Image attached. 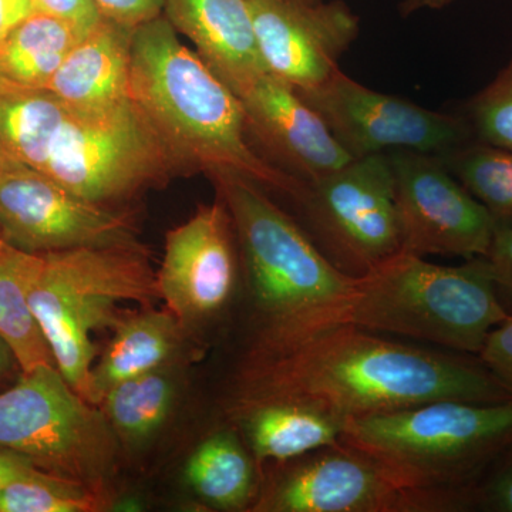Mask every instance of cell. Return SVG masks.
Returning <instances> with one entry per match:
<instances>
[{
    "label": "cell",
    "instance_id": "27",
    "mask_svg": "<svg viewBox=\"0 0 512 512\" xmlns=\"http://www.w3.org/2000/svg\"><path fill=\"white\" fill-rule=\"evenodd\" d=\"M100 505L89 485L42 470L0 488V512H90Z\"/></svg>",
    "mask_w": 512,
    "mask_h": 512
},
{
    "label": "cell",
    "instance_id": "29",
    "mask_svg": "<svg viewBox=\"0 0 512 512\" xmlns=\"http://www.w3.org/2000/svg\"><path fill=\"white\" fill-rule=\"evenodd\" d=\"M470 510L512 512V447L478 481L471 493Z\"/></svg>",
    "mask_w": 512,
    "mask_h": 512
},
{
    "label": "cell",
    "instance_id": "30",
    "mask_svg": "<svg viewBox=\"0 0 512 512\" xmlns=\"http://www.w3.org/2000/svg\"><path fill=\"white\" fill-rule=\"evenodd\" d=\"M485 258L501 305L512 315V225H495L493 242Z\"/></svg>",
    "mask_w": 512,
    "mask_h": 512
},
{
    "label": "cell",
    "instance_id": "28",
    "mask_svg": "<svg viewBox=\"0 0 512 512\" xmlns=\"http://www.w3.org/2000/svg\"><path fill=\"white\" fill-rule=\"evenodd\" d=\"M464 119L474 141L512 151V57L493 82L470 100Z\"/></svg>",
    "mask_w": 512,
    "mask_h": 512
},
{
    "label": "cell",
    "instance_id": "38",
    "mask_svg": "<svg viewBox=\"0 0 512 512\" xmlns=\"http://www.w3.org/2000/svg\"><path fill=\"white\" fill-rule=\"evenodd\" d=\"M16 90H23L22 87L16 86V84L8 82V80L0 77V93L16 92Z\"/></svg>",
    "mask_w": 512,
    "mask_h": 512
},
{
    "label": "cell",
    "instance_id": "2",
    "mask_svg": "<svg viewBox=\"0 0 512 512\" xmlns=\"http://www.w3.org/2000/svg\"><path fill=\"white\" fill-rule=\"evenodd\" d=\"M130 92L180 173H237L301 202L308 184L256 153L242 100L181 43L164 15L134 30Z\"/></svg>",
    "mask_w": 512,
    "mask_h": 512
},
{
    "label": "cell",
    "instance_id": "35",
    "mask_svg": "<svg viewBox=\"0 0 512 512\" xmlns=\"http://www.w3.org/2000/svg\"><path fill=\"white\" fill-rule=\"evenodd\" d=\"M37 470L39 468L33 466L26 458L0 448V488L20 477L29 476Z\"/></svg>",
    "mask_w": 512,
    "mask_h": 512
},
{
    "label": "cell",
    "instance_id": "16",
    "mask_svg": "<svg viewBox=\"0 0 512 512\" xmlns=\"http://www.w3.org/2000/svg\"><path fill=\"white\" fill-rule=\"evenodd\" d=\"M241 100L249 137L256 138L276 167L302 183H316L353 160L318 111L271 74Z\"/></svg>",
    "mask_w": 512,
    "mask_h": 512
},
{
    "label": "cell",
    "instance_id": "31",
    "mask_svg": "<svg viewBox=\"0 0 512 512\" xmlns=\"http://www.w3.org/2000/svg\"><path fill=\"white\" fill-rule=\"evenodd\" d=\"M477 357L512 392V315L488 333Z\"/></svg>",
    "mask_w": 512,
    "mask_h": 512
},
{
    "label": "cell",
    "instance_id": "5",
    "mask_svg": "<svg viewBox=\"0 0 512 512\" xmlns=\"http://www.w3.org/2000/svg\"><path fill=\"white\" fill-rule=\"evenodd\" d=\"M357 289L353 325L463 355L477 356L510 316L485 256L444 266L400 251L357 278Z\"/></svg>",
    "mask_w": 512,
    "mask_h": 512
},
{
    "label": "cell",
    "instance_id": "21",
    "mask_svg": "<svg viewBox=\"0 0 512 512\" xmlns=\"http://www.w3.org/2000/svg\"><path fill=\"white\" fill-rule=\"evenodd\" d=\"M69 106L47 90L0 93V170L43 173Z\"/></svg>",
    "mask_w": 512,
    "mask_h": 512
},
{
    "label": "cell",
    "instance_id": "33",
    "mask_svg": "<svg viewBox=\"0 0 512 512\" xmlns=\"http://www.w3.org/2000/svg\"><path fill=\"white\" fill-rule=\"evenodd\" d=\"M37 12L49 13L73 23L84 33L103 19L93 0H33Z\"/></svg>",
    "mask_w": 512,
    "mask_h": 512
},
{
    "label": "cell",
    "instance_id": "20",
    "mask_svg": "<svg viewBox=\"0 0 512 512\" xmlns=\"http://www.w3.org/2000/svg\"><path fill=\"white\" fill-rule=\"evenodd\" d=\"M183 323L170 311L146 306L143 312L123 315L114 336L92 370V403L100 407L111 387L131 377L170 366L181 348Z\"/></svg>",
    "mask_w": 512,
    "mask_h": 512
},
{
    "label": "cell",
    "instance_id": "3",
    "mask_svg": "<svg viewBox=\"0 0 512 512\" xmlns=\"http://www.w3.org/2000/svg\"><path fill=\"white\" fill-rule=\"evenodd\" d=\"M210 178L234 221L247 276L254 325L247 352L286 348L350 323L357 278L339 271L261 185L228 171Z\"/></svg>",
    "mask_w": 512,
    "mask_h": 512
},
{
    "label": "cell",
    "instance_id": "10",
    "mask_svg": "<svg viewBox=\"0 0 512 512\" xmlns=\"http://www.w3.org/2000/svg\"><path fill=\"white\" fill-rule=\"evenodd\" d=\"M255 510L460 512L456 498L404 484L382 464L340 443L281 463Z\"/></svg>",
    "mask_w": 512,
    "mask_h": 512
},
{
    "label": "cell",
    "instance_id": "15",
    "mask_svg": "<svg viewBox=\"0 0 512 512\" xmlns=\"http://www.w3.org/2000/svg\"><path fill=\"white\" fill-rule=\"evenodd\" d=\"M234 221L217 194L165 235L157 272L160 299L183 325L217 315L231 301L238 276Z\"/></svg>",
    "mask_w": 512,
    "mask_h": 512
},
{
    "label": "cell",
    "instance_id": "11",
    "mask_svg": "<svg viewBox=\"0 0 512 512\" xmlns=\"http://www.w3.org/2000/svg\"><path fill=\"white\" fill-rule=\"evenodd\" d=\"M298 94L318 111L352 158L393 151L446 157L474 141L464 117L375 92L340 69L315 89Z\"/></svg>",
    "mask_w": 512,
    "mask_h": 512
},
{
    "label": "cell",
    "instance_id": "32",
    "mask_svg": "<svg viewBox=\"0 0 512 512\" xmlns=\"http://www.w3.org/2000/svg\"><path fill=\"white\" fill-rule=\"evenodd\" d=\"M93 3L103 18L137 29L163 15L165 0H93Z\"/></svg>",
    "mask_w": 512,
    "mask_h": 512
},
{
    "label": "cell",
    "instance_id": "7",
    "mask_svg": "<svg viewBox=\"0 0 512 512\" xmlns=\"http://www.w3.org/2000/svg\"><path fill=\"white\" fill-rule=\"evenodd\" d=\"M116 433L99 406L87 402L55 365L22 372L0 392V448L33 466L79 483L113 471Z\"/></svg>",
    "mask_w": 512,
    "mask_h": 512
},
{
    "label": "cell",
    "instance_id": "34",
    "mask_svg": "<svg viewBox=\"0 0 512 512\" xmlns=\"http://www.w3.org/2000/svg\"><path fill=\"white\" fill-rule=\"evenodd\" d=\"M35 10L33 0H0V47Z\"/></svg>",
    "mask_w": 512,
    "mask_h": 512
},
{
    "label": "cell",
    "instance_id": "19",
    "mask_svg": "<svg viewBox=\"0 0 512 512\" xmlns=\"http://www.w3.org/2000/svg\"><path fill=\"white\" fill-rule=\"evenodd\" d=\"M228 414L241 427L256 463H286L336 446L345 421L311 404L291 400L231 403Z\"/></svg>",
    "mask_w": 512,
    "mask_h": 512
},
{
    "label": "cell",
    "instance_id": "39",
    "mask_svg": "<svg viewBox=\"0 0 512 512\" xmlns=\"http://www.w3.org/2000/svg\"><path fill=\"white\" fill-rule=\"evenodd\" d=\"M2 244H6V242L5 239H3L2 228H0V245Z\"/></svg>",
    "mask_w": 512,
    "mask_h": 512
},
{
    "label": "cell",
    "instance_id": "25",
    "mask_svg": "<svg viewBox=\"0 0 512 512\" xmlns=\"http://www.w3.org/2000/svg\"><path fill=\"white\" fill-rule=\"evenodd\" d=\"M175 394L173 377L164 367L117 383L104 394L100 407L117 437L144 443L164 426Z\"/></svg>",
    "mask_w": 512,
    "mask_h": 512
},
{
    "label": "cell",
    "instance_id": "1",
    "mask_svg": "<svg viewBox=\"0 0 512 512\" xmlns=\"http://www.w3.org/2000/svg\"><path fill=\"white\" fill-rule=\"evenodd\" d=\"M261 400L311 404L345 421L436 400L510 402L512 392L477 356L345 323L286 348L245 352L229 404Z\"/></svg>",
    "mask_w": 512,
    "mask_h": 512
},
{
    "label": "cell",
    "instance_id": "6",
    "mask_svg": "<svg viewBox=\"0 0 512 512\" xmlns=\"http://www.w3.org/2000/svg\"><path fill=\"white\" fill-rule=\"evenodd\" d=\"M29 305L59 372L92 403L97 330L114 328L120 305L160 299L157 274L141 244L77 248L40 255ZM93 404V403H92Z\"/></svg>",
    "mask_w": 512,
    "mask_h": 512
},
{
    "label": "cell",
    "instance_id": "14",
    "mask_svg": "<svg viewBox=\"0 0 512 512\" xmlns=\"http://www.w3.org/2000/svg\"><path fill=\"white\" fill-rule=\"evenodd\" d=\"M262 62L271 76L308 92L326 82L359 36L343 0H248Z\"/></svg>",
    "mask_w": 512,
    "mask_h": 512
},
{
    "label": "cell",
    "instance_id": "8",
    "mask_svg": "<svg viewBox=\"0 0 512 512\" xmlns=\"http://www.w3.org/2000/svg\"><path fill=\"white\" fill-rule=\"evenodd\" d=\"M180 173L150 121L127 99L72 109L57 131L43 174L77 197L109 205Z\"/></svg>",
    "mask_w": 512,
    "mask_h": 512
},
{
    "label": "cell",
    "instance_id": "23",
    "mask_svg": "<svg viewBox=\"0 0 512 512\" xmlns=\"http://www.w3.org/2000/svg\"><path fill=\"white\" fill-rule=\"evenodd\" d=\"M256 460L231 430L202 441L185 467L195 493L222 510H244L256 495Z\"/></svg>",
    "mask_w": 512,
    "mask_h": 512
},
{
    "label": "cell",
    "instance_id": "17",
    "mask_svg": "<svg viewBox=\"0 0 512 512\" xmlns=\"http://www.w3.org/2000/svg\"><path fill=\"white\" fill-rule=\"evenodd\" d=\"M163 15L239 99L269 74L248 0H165Z\"/></svg>",
    "mask_w": 512,
    "mask_h": 512
},
{
    "label": "cell",
    "instance_id": "13",
    "mask_svg": "<svg viewBox=\"0 0 512 512\" xmlns=\"http://www.w3.org/2000/svg\"><path fill=\"white\" fill-rule=\"evenodd\" d=\"M0 228L6 244L32 255L140 244L127 214L83 200L30 168L0 170Z\"/></svg>",
    "mask_w": 512,
    "mask_h": 512
},
{
    "label": "cell",
    "instance_id": "12",
    "mask_svg": "<svg viewBox=\"0 0 512 512\" xmlns=\"http://www.w3.org/2000/svg\"><path fill=\"white\" fill-rule=\"evenodd\" d=\"M402 251L427 256H485L495 222L440 156L389 153Z\"/></svg>",
    "mask_w": 512,
    "mask_h": 512
},
{
    "label": "cell",
    "instance_id": "37",
    "mask_svg": "<svg viewBox=\"0 0 512 512\" xmlns=\"http://www.w3.org/2000/svg\"><path fill=\"white\" fill-rule=\"evenodd\" d=\"M456 0H403L400 5V15L410 16L423 9H444Z\"/></svg>",
    "mask_w": 512,
    "mask_h": 512
},
{
    "label": "cell",
    "instance_id": "18",
    "mask_svg": "<svg viewBox=\"0 0 512 512\" xmlns=\"http://www.w3.org/2000/svg\"><path fill=\"white\" fill-rule=\"evenodd\" d=\"M134 30L101 19L70 50L45 90L72 109H100L130 99Z\"/></svg>",
    "mask_w": 512,
    "mask_h": 512
},
{
    "label": "cell",
    "instance_id": "40",
    "mask_svg": "<svg viewBox=\"0 0 512 512\" xmlns=\"http://www.w3.org/2000/svg\"><path fill=\"white\" fill-rule=\"evenodd\" d=\"M306 2H316V0H306Z\"/></svg>",
    "mask_w": 512,
    "mask_h": 512
},
{
    "label": "cell",
    "instance_id": "4",
    "mask_svg": "<svg viewBox=\"0 0 512 512\" xmlns=\"http://www.w3.org/2000/svg\"><path fill=\"white\" fill-rule=\"evenodd\" d=\"M340 443L404 484L456 498L464 511L481 477L512 447V400H436L345 420Z\"/></svg>",
    "mask_w": 512,
    "mask_h": 512
},
{
    "label": "cell",
    "instance_id": "22",
    "mask_svg": "<svg viewBox=\"0 0 512 512\" xmlns=\"http://www.w3.org/2000/svg\"><path fill=\"white\" fill-rule=\"evenodd\" d=\"M84 35L73 23L35 10L0 47V77L22 89L45 90Z\"/></svg>",
    "mask_w": 512,
    "mask_h": 512
},
{
    "label": "cell",
    "instance_id": "9",
    "mask_svg": "<svg viewBox=\"0 0 512 512\" xmlns=\"http://www.w3.org/2000/svg\"><path fill=\"white\" fill-rule=\"evenodd\" d=\"M298 205L309 237L346 275L360 278L402 251L389 154L353 158L309 184Z\"/></svg>",
    "mask_w": 512,
    "mask_h": 512
},
{
    "label": "cell",
    "instance_id": "26",
    "mask_svg": "<svg viewBox=\"0 0 512 512\" xmlns=\"http://www.w3.org/2000/svg\"><path fill=\"white\" fill-rule=\"evenodd\" d=\"M481 204L495 225H512V151L471 141L441 157Z\"/></svg>",
    "mask_w": 512,
    "mask_h": 512
},
{
    "label": "cell",
    "instance_id": "36",
    "mask_svg": "<svg viewBox=\"0 0 512 512\" xmlns=\"http://www.w3.org/2000/svg\"><path fill=\"white\" fill-rule=\"evenodd\" d=\"M22 372L18 357L13 353L9 343L0 336V392L12 386Z\"/></svg>",
    "mask_w": 512,
    "mask_h": 512
},
{
    "label": "cell",
    "instance_id": "24",
    "mask_svg": "<svg viewBox=\"0 0 512 512\" xmlns=\"http://www.w3.org/2000/svg\"><path fill=\"white\" fill-rule=\"evenodd\" d=\"M40 261V255L0 245V336L18 357L23 372L40 365H55L29 305V288Z\"/></svg>",
    "mask_w": 512,
    "mask_h": 512
}]
</instances>
